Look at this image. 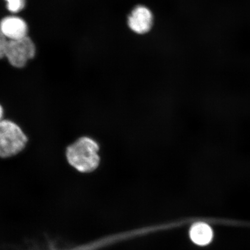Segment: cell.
Instances as JSON below:
<instances>
[{"label":"cell","instance_id":"1","mask_svg":"<svg viewBox=\"0 0 250 250\" xmlns=\"http://www.w3.org/2000/svg\"><path fill=\"white\" fill-rule=\"evenodd\" d=\"M99 150V144L95 140L82 137L68 146L67 160L71 167L81 173H90L96 170L101 164Z\"/></svg>","mask_w":250,"mask_h":250},{"label":"cell","instance_id":"2","mask_svg":"<svg viewBox=\"0 0 250 250\" xmlns=\"http://www.w3.org/2000/svg\"><path fill=\"white\" fill-rule=\"evenodd\" d=\"M27 137L17 124L9 120L0 121V157L7 158L22 151Z\"/></svg>","mask_w":250,"mask_h":250},{"label":"cell","instance_id":"3","mask_svg":"<svg viewBox=\"0 0 250 250\" xmlns=\"http://www.w3.org/2000/svg\"><path fill=\"white\" fill-rule=\"evenodd\" d=\"M36 54V47L29 37L20 40H9L5 57L15 67L21 68Z\"/></svg>","mask_w":250,"mask_h":250},{"label":"cell","instance_id":"4","mask_svg":"<svg viewBox=\"0 0 250 250\" xmlns=\"http://www.w3.org/2000/svg\"><path fill=\"white\" fill-rule=\"evenodd\" d=\"M127 23L134 33L139 34L148 33L153 24L152 12L145 6H137L128 17Z\"/></svg>","mask_w":250,"mask_h":250},{"label":"cell","instance_id":"5","mask_svg":"<svg viewBox=\"0 0 250 250\" xmlns=\"http://www.w3.org/2000/svg\"><path fill=\"white\" fill-rule=\"evenodd\" d=\"M0 30L9 40H20L27 37L26 23L22 19L17 17L3 19L0 22Z\"/></svg>","mask_w":250,"mask_h":250},{"label":"cell","instance_id":"6","mask_svg":"<svg viewBox=\"0 0 250 250\" xmlns=\"http://www.w3.org/2000/svg\"><path fill=\"white\" fill-rule=\"evenodd\" d=\"M189 233L192 241L200 246L208 245L211 242L213 236L210 226L203 223L193 224L190 228Z\"/></svg>","mask_w":250,"mask_h":250},{"label":"cell","instance_id":"7","mask_svg":"<svg viewBox=\"0 0 250 250\" xmlns=\"http://www.w3.org/2000/svg\"><path fill=\"white\" fill-rule=\"evenodd\" d=\"M7 7L12 13H17L22 10L25 6V0H6Z\"/></svg>","mask_w":250,"mask_h":250},{"label":"cell","instance_id":"8","mask_svg":"<svg viewBox=\"0 0 250 250\" xmlns=\"http://www.w3.org/2000/svg\"><path fill=\"white\" fill-rule=\"evenodd\" d=\"M8 40L9 39L0 30V59L5 57V51Z\"/></svg>","mask_w":250,"mask_h":250},{"label":"cell","instance_id":"9","mask_svg":"<svg viewBox=\"0 0 250 250\" xmlns=\"http://www.w3.org/2000/svg\"><path fill=\"white\" fill-rule=\"evenodd\" d=\"M2 115H3V109L1 106V105H0V121H1L2 120Z\"/></svg>","mask_w":250,"mask_h":250}]
</instances>
